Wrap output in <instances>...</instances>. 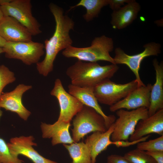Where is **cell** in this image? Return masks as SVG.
<instances>
[{"label": "cell", "mask_w": 163, "mask_h": 163, "mask_svg": "<svg viewBox=\"0 0 163 163\" xmlns=\"http://www.w3.org/2000/svg\"><path fill=\"white\" fill-rule=\"evenodd\" d=\"M108 4L109 0H81L75 5L70 7L68 11L78 7H83L86 9L83 18L87 22H89L97 17L101 9Z\"/></svg>", "instance_id": "7402d4cb"}, {"label": "cell", "mask_w": 163, "mask_h": 163, "mask_svg": "<svg viewBox=\"0 0 163 163\" xmlns=\"http://www.w3.org/2000/svg\"><path fill=\"white\" fill-rule=\"evenodd\" d=\"M153 65L155 71L156 80L151 91L149 116L163 109V62L161 61L159 63L156 59H154Z\"/></svg>", "instance_id": "ac0fdd59"}, {"label": "cell", "mask_w": 163, "mask_h": 163, "mask_svg": "<svg viewBox=\"0 0 163 163\" xmlns=\"http://www.w3.org/2000/svg\"><path fill=\"white\" fill-rule=\"evenodd\" d=\"M50 94L58 101L60 111L57 121L70 123L72 119L82 109L83 104L64 88L60 80L56 79Z\"/></svg>", "instance_id": "30bf717a"}, {"label": "cell", "mask_w": 163, "mask_h": 163, "mask_svg": "<svg viewBox=\"0 0 163 163\" xmlns=\"http://www.w3.org/2000/svg\"><path fill=\"white\" fill-rule=\"evenodd\" d=\"M123 157L130 163H157L145 151L137 148L126 152Z\"/></svg>", "instance_id": "603a6c76"}, {"label": "cell", "mask_w": 163, "mask_h": 163, "mask_svg": "<svg viewBox=\"0 0 163 163\" xmlns=\"http://www.w3.org/2000/svg\"><path fill=\"white\" fill-rule=\"evenodd\" d=\"M137 87L138 85L135 80L121 84L107 79L95 85L94 92L98 102L110 106L124 98Z\"/></svg>", "instance_id": "52a82bcc"}, {"label": "cell", "mask_w": 163, "mask_h": 163, "mask_svg": "<svg viewBox=\"0 0 163 163\" xmlns=\"http://www.w3.org/2000/svg\"><path fill=\"white\" fill-rule=\"evenodd\" d=\"M70 123L57 121L52 124L42 123V137L52 138V145L59 143L71 144L74 142L69 132Z\"/></svg>", "instance_id": "e0dca14e"}, {"label": "cell", "mask_w": 163, "mask_h": 163, "mask_svg": "<svg viewBox=\"0 0 163 163\" xmlns=\"http://www.w3.org/2000/svg\"><path fill=\"white\" fill-rule=\"evenodd\" d=\"M151 84L137 87L130 92L125 97L110 106V111L115 112L120 109L133 110L145 107L148 109L150 105Z\"/></svg>", "instance_id": "8fae6325"}, {"label": "cell", "mask_w": 163, "mask_h": 163, "mask_svg": "<svg viewBox=\"0 0 163 163\" xmlns=\"http://www.w3.org/2000/svg\"><path fill=\"white\" fill-rule=\"evenodd\" d=\"M107 163H130L123 156L111 155L107 157Z\"/></svg>", "instance_id": "f1b7e54d"}, {"label": "cell", "mask_w": 163, "mask_h": 163, "mask_svg": "<svg viewBox=\"0 0 163 163\" xmlns=\"http://www.w3.org/2000/svg\"><path fill=\"white\" fill-rule=\"evenodd\" d=\"M150 136V135H149L139 139L130 141H129L128 140H120L115 141H112V145H115L118 148L127 147L130 146L137 144L140 142L145 141Z\"/></svg>", "instance_id": "4316f807"}, {"label": "cell", "mask_w": 163, "mask_h": 163, "mask_svg": "<svg viewBox=\"0 0 163 163\" xmlns=\"http://www.w3.org/2000/svg\"><path fill=\"white\" fill-rule=\"evenodd\" d=\"M140 9L141 6L138 2L131 0L120 9L113 11L111 24L113 28L118 29L126 27L136 19Z\"/></svg>", "instance_id": "d6986e66"}, {"label": "cell", "mask_w": 163, "mask_h": 163, "mask_svg": "<svg viewBox=\"0 0 163 163\" xmlns=\"http://www.w3.org/2000/svg\"><path fill=\"white\" fill-rule=\"evenodd\" d=\"M113 48L112 39L103 35L95 37L89 46L78 47L72 46L63 50L62 53L65 57L75 58L82 61L95 62L104 61L115 64L110 54Z\"/></svg>", "instance_id": "3957f363"}, {"label": "cell", "mask_w": 163, "mask_h": 163, "mask_svg": "<svg viewBox=\"0 0 163 163\" xmlns=\"http://www.w3.org/2000/svg\"><path fill=\"white\" fill-rule=\"evenodd\" d=\"M114 128L113 123L105 132H94L87 137L85 143L90 152L91 163H96L98 155L112 145L110 137Z\"/></svg>", "instance_id": "ffe728a7"}, {"label": "cell", "mask_w": 163, "mask_h": 163, "mask_svg": "<svg viewBox=\"0 0 163 163\" xmlns=\"http://www.w3.org/2000/svg\"><path fill=\"white\" fill-rule=\"evenodd\" d=\"M0 7L4 16L14 18L26 27L32 36L41 33L40 25L32 15L30 0H12L8 4Z\"/></svg>", "instance_id": "ba28073f"}, {"label": "cell", "mask_w": 163, "mask_h": 163, "mask_svg": "<svg viewBox=\"0 0 163 163\" xmlns=\"http://www.w3.org/2000/svg\"><path fill=\"white\" fill-rule=\"evenodd\" d=\"M71 129L74 142H79L92 132H105L107 129L104 117L94 109L84 105L73 120Z\"/></svg>", "instance_id": "277c9868"}, {"label": "cell", "mask_w": 163, "mask_h": 163, "mask_svg": "<svg viewBox=\"0 0 163 163\" xmlns=\"http://www.w3.org/2000/svg\"><path fill=\"white\" fill-rule=\"evenodd\" d=\"M32 88L31 85L20 84L11 91L2 92L0 97V108L15 113L24 120H27L31 112L23 105L22 98L24 93Z\"/></svg>", "instance_id": "4fadbf2b"}, {"label": "cell", "mask_w": 163, "mask_h": 163, "mask_svg": "<svg viewBox=\"0 0 163 163\" xmlns=\"http://www.w3.org/2000/svg\"><path fill=\"white\" fill-rule=\"evenodd\" d=\"M131 0H109L110 8L113 11L117 10L129 2Z\"/></svg>", "instance_id": "83f0119b"}, {"label": "cell", "mask_w": 163, "mask_h": 163, "mask_svg": "<svg viewBox=\"0 0 163 163\" xmlns=\"http://www.w3.org/2000/svg\"><path fill=\"white\" fill-rule=\"evenodd\" d=\"M4 15L0 6V20L2 19Z\"/></svg>", "instance_id": "d6a6232c"}, {"label": "cell", "mask_w": 163, "mask_h": 163, "mask_svg": "<svg viewBox=\"0 0 163 163\" xmlns=\"http://www.w3.org/2000/svg\"><path fill=\"white\" fill-rule=\"evenodd\" d=\"M119 68L114 64L101 66L97 62L78 60L67 69L66 73L72 85L81 87H94L103 81L112 77Z\"/></svg>", "instance_id": "7a4b0ae2"}, {"label": "cell", "mask_w": 163, "mask_h": 163, "mask_svg": "<svg viewBox=\"0 0 163 163\" xmlns=\"http://www.w3.org/2000/svg\"><path fill=\"white\" fill-rule=\"evenodd\" d=\"M145 152L151 156L157 163H163V151H145Z\"/></svg>", "instance_id": "f546056e"}, {"label": "cell", "mask_w": 163, "mask_h": 163, "mask_svg": "<svg viewBox=\"0 0 163 163\" xmlns=\"http://www.w3.org/2000/svg\"><path fill=\"white\" fill-rule=\"evenodd\" d=\"M0 35L7 42L32 41V35L27 28L14 18L3 16L0 20Z\"/></svg>", "instance_id": "5bb4252c"}, {"label": "cell", "mask_w": 163, "mask_h": 163, "mask_svg": "<svg viewBox=\"0 0 163 163\" xmlns=\"http://www.w3.org/2000/svg\"><path fill=\"white\" fill-rule=\"evenodd\" d=\"M6 41L3 39L0 35V47H2Z\"/></svg>", "instance_id": "1f68e13d"}, {"label": "cell", "mask_w": 163, "mask_h": 163, "mask_svg": "<svg viewBox=\"0 0 163 163\" xmlns=\"http://www.w3.org/2000/svg\"><path fill=\"white\" fill-rule=\"evenodd\" d=\"M136 148L145 151H163V135L153 139L140 142L137 144Z\"/></svg>", "instance_id": "d4e9b609"}, {"label": "cell", "mask_w": 163, "mask_h": 163, "mask_svg": "<svg viewBox=\"0 0 163 163\" xmlns=\"http://www.w3.org/2000/svg\"><path fill=\"white\" fill-rule=\"evenodd\" d=\"M163 135V109L153 115L140 120L133 133L130 136V141L137 140L151 133Z\"/></svg>", "instance_id": "2e32d148"}, {"label": "cell", "mask_w": 163, "mask_h": 163, "mask_svg": "<svg viewBox=\"0 0 163 163\" xmlns=\"http://www.w3.org/2000/svg\"><path fill=\"white\" fill-rule=\"evenodd\" d=\"M2 48L6 58L20 60L27 65L37 64L44 53V44L32 41L18 42L6 41Z\"/></svg>", "instance_id": "8992f818"}, {"label": "cell", "mask_w": 163, "mask_h": 163, "mask_svg": "<svg viewBox=\"0 0 163 163\" xmlns=\"http://www.w3.org/2000/svg\"><path fill=\"white\" fill-rule=\"evenodd\" d=\"M72 159L71 163H91L90 150L83 142L63 144Z\"/></svg>", "instance_id": "44dd1931"}, {"label": "cell", "mask_w": 163, "mask_h": 163, "mask_svg": "<svg viewBox=\"0 0 163 163\" xmlns=\"http://www.w3.org/2000/svg\"><path fill=\"white\" fill-rule=\"evenodd\" d=\"M0 109V118L2 115ZM0 162L1 163H24L11 152L7 143L0 137Z\"/></svg>", "instance_id": "cb8c5ba5"}, {"label": "cell", "mask_w": 163, "mask_h": 163, "mask_svg": "<svg viewBox=\"0 0 163 163\" xmlns=\"http://www.w3.org/2000/svg\"><path fill=\"white\" fill-rule=\"evenodd\" d=\"M49 7L55 20V30L52 37L44 41V59L37 64L39 73L44 76L53 70V62L58 53L72 46L73 41L69 32L74 26L72 18L64 14L62 8L53 3L50 4Z\"/></svg>", "instance_id": "6da1fadb"}, {"label": "cell", "mask_w": 163, "mask_h": 163, "mask_svg": "<svg viewBox=\"0 0 163 163\" xmlns=\"http://www.w3.org/2000/svg\"><path fill=\"white\" fill-rule=\"evenodd\" d=\"M94 88L81 87L69 84L68 86V92L77 98L83 105L91 107L95 110L104 118L108 129L115 121L116 118L114 115H106L95 96Z\"/></svg>", "instance_id": "9a60e30c"}, {"label": "cell", "mask_w": 163, "mask_h": 163, "mask_svg": "<svg viewBox=\"0 0 163 163\" xmlns=\"http://www.w3.org/2000/svg\"><path fill=\"white\" fill-rule=\"evenodd\" d=\"M4 53L2 47H0V54Z\"/></svg>", "instance_id": "836d02e7"}, {"label": "cell", "mask_w": 163, "mask_h": 163, "mask_svg": "<svg viewBox=\"0 0 163 163\" xmlns=\"http://www.w3.org/2000/svg\"><path fill=\"white\" fill-rule=\"evenodd\" d=\"M143 47L144 49L142 52L133 55L127 54L120 48H117L113 58L115 64L125 65L132 71L135 75V80L137 83L138 87L145 85L141 80L139 74L142 61L146 57L158 56L161 52V45L158 43L149 42L144 45Z\"/></svg>", "instance_id": "9c48e42d"}, {"label": "cell", "mask_w": 163, "mask_h": 163, "mask_svg": "<svg viewBox=\"0 0 163 163\" xmlns=\"http://www.w3.org/2000/svg\"><path fill=\"white\" fill-rule=\"evenodd\" d=\"M12 0H0V6H4L9 4Z\"/></svg>", "instance_id": "4dcf8cb0"}, {"label": "cell", "mask_w": 163, "mask_h": 163, "mask_svg": "<svg viewBox=\"0 0 163 163\" xmlns=\"http://www.w3.org/2000/svg\"><path fill=\"white\" fill-rule=\"evenodd\" d=\"M34 140L33 136H21L11 138L7 144L13 155L17 157L22 155L34 163H58L47 159L39 154L33 147V146L37 145Z\"/></svg>", "instance_id": "7c38bea8"}, {"label": "cell", "mask_w": 163, "mask_h": 163, "mask_svg": "<svg viewBox=\"0 0 163 163\" xmlns=\"http://www.w3.org/2000/svg\"><path fill=\"white\" fill-rule=\"evenodd\" d=\"M118 118L111 136L112 141H127L133 133L138 122L149 117L148 109L141 107L132 110L120 109L116 112Z\"/></svg>", "instance_id": "5b68a950"}, {"label": "cell", "mask_w": 163, "mask_h": 163, "mask_svg": "<svg viewBox=\"0 0 163 163\" xmlns=\"http://www.w3.org/2000/svg\"><path fill=\"white\" fill-rule=\"evenodd\" d=\"M15 79L13 72L4 65L0 66V97L4 88L8 84L14 82Z\"/></svg>", "instance_id": "484cf974"}, {"label": "cell", "mask_w": 163, "mask_h": 163, "mask_svg": "<svg viewBox=\"0 0 163 163\" xmlns=\"http://www.w3.org/2000/svg\"><path fill=\"white\" fill-rule=\"evenodd\" d=\"M0 163H1L0 162Z\"/></svg>", "instance_id": "e575fe53"}]
</instances>
